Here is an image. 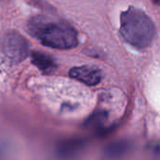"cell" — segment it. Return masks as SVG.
Instances as JSON below:
<instances>
[{"instance_id":"cell-1","label":"cell","mask_w":160,"mask_h":160,"mask_svg":"<svg viewBox=\"0 0 160 160\" xmlns=\"http://www.w3.org/2000/svg\"><path fill=\"white\" fill-rule=\"evenodd\" d=\"M27 30L41 44L52 49L69 50L79 44L78 33L70 24L45 15L32 17Z\"/></svg>"},{"instance_id":"cell-2","label":"cell","mask_w":160,"mask_h":160,"mask_svg":"<svg viewBox=\"0 0 160 160\" xmlns=\"http://www.w3.org/2000/svg\"><path fill=\"white\" fill-rule=\"evenodd\" d=\"M120 33L131 46L144 49L154 40L157 27L153 20L143 10L130 6L121 13Z\"/></svg>"},{"instance_id":"cell-3","label":"cell","mask_w":160,"mask_h":160,"mask_svg":"<svg viewBox=\"0 0 160 160\" xmlns=\"http://www.w3.org/2000/svg\"><path fill=\"white\" fill-rule=\"evenodd\" d=\"M1 49L9 61L12 63H20L27 57L29 45L22 35L16 31H10L3 38Z\"/></svg>"},{"instance_id":"cell-4","label":"cell","mask_w":160,"mask_h":160,"mask_svg":"<svg viewBox=\"0 0 160 160\" xmlns=\"http://www.w3.org/2000/svg\"><path fill=\"white\" fill-rule=\"evenodd\" d=\"M68 74L72 79H75L88 86L98 84L102 79L101 70L93 66L74 67L69 70Z\"/></svg>"},{"instance_id":"cell-5","label":"cell","mask_w":160,"mask_h":160,"mask_svg":"<svg viewBox=\"0 0 160 160\" xmlns=\"http://www.w3.org/2000/svg\"><path fill=\"white\" fill-rule=\"evenodd\" d=\"M84 142L81 139H70L62 142L57 147V154L65 159H71L82 150Z\"/></svg>"},{"instance_id":"cell-6","label":"cell","mask_w":160,"mask_h":160,"mask_svg":"<svg viewBox=\"0 0 160 160\" xmlns=\"http://www.w3.org/2000/svg\"><path fill=\"white\" fill-rule=\"evenodd\" d=\"M31 62L44 74H52L57 68L53 58L40 52H34L31 54Z\"/></svg>"},{"instance_id":"cell-7","label":"cell","mask_w":160,"mask_h":160,"mask_svg":"<svg viewBox=\"0 0 160 160\" xmlns=\"http://www.w3.org/2000/svg\"><path fill=\"white\" fill-rule=\"evenodd\" d=\"M129 148V144L126 142H118L110 144L106 148L105 154L111 158H118L125 155Z\"/></svg>"},{"instance_id":"cell-8","label":"cell","mask_w":160,"mask_h":160,"mask_svg":"<svg viewBox=\"0 0 160 160\" xmlns=\"http://www.w3.org/2000/svg\"><path fill=\"white\" fill-rule=\"evenodd\" d=\"M107 113L103 111H99L95 112L87 121V126L92 128H99L102 122L106 119Z\"/></svg>"},{"instance_id":"cell-9","label":"cell","mask_w":160,"mask_h":160,"mask_svg":"<svg viewBox=\"0 0 160 160\" xmlns=\"http://www.w3.org/2000/svg\"><path fill=\"white\" fill-rule=\"evenodd\" d=\"M152 2H153L156 6L160 7V0H152Z\"/></svg>"}]
</instances>
